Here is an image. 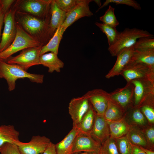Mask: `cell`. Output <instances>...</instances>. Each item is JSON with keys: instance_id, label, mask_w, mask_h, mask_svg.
I'll list each match as a JSON object with an SVG mask.
<instances>
[{"instance_id": "obj_1", "label": "cell", "mask_w": 154, "mask_h": 154, "mask_svg": "<svg viewBox=\"0 0 154 154\" xmlns=\"http://www.w3.org/2000/svg\"><path fill=\"white\" fill-rule=\"evenodd\" d=\"M16 22L29 34L43 46L46 44L51 37L49 31L50 21L43 20L29 14L17 11Z\"/></svg>"}, {"instance_id": "obj_2", "label": "cell", "mask_w": 154, "mask_h": 154, "mask_svg": "<svg viewBox=\"0 0 154 154\" xmlns=\"http://www.w3.org/2000/svg\"><path fill=\"white\" fill-rule=\"evenodd\" d=\"M25 78H29L33 82L42 84L44 75L29 73L17 65L10 64L5 61L0 60V78L6 80L9 91L15 89V82L17 79Z\"/></svg>"}, {"instance_id": "obj_3", "label": "cell", "mask_w": 154, "mask_h": 154, "mask_svg": "<svg viewBox=\"0 0 154 154\" xmlns=\"http://www.w3.org/2000/svg\"><path fill=\"white\" fill-rule=\"evenodd\" d=\"M153 36L146 30L136 28H126L119 32L116 41L109 46L108 50L112 56H117L123 49L133 46L139 38L143 37L154 38Z\"/></svg>"}, {"instance_id": "obj_4", "label": "cell", "mask_w": 154, "mask_h": 154, "mask_svg": "<svg viewBox=\"0 0 154 154\" xmlns=\"http://www.w3.org/2000/svg\"><path fill=\"white\" fill-rule=\"evenodd\" d=\"M15 37L10 45L0 52V60L5 61L14 53L25 49L43 45L35 38L27 33L16 22Z\"/></svg>"}, {"instance_id": "obj_5", "label": "cell", "mask_w": 154, "mask_h": 154, "mask_svg": "<svg viewBox=\"0 0 154 154\" xmlns=\"http://www.w3.org/2000/svg\"><path fill=\"white\" fill-rule=\"evenodd\" d=\"M52 0L15 1L17 11L26 13L43 20H50V5Z\"/></svg>"}, {"instance_id": "obj_6", "label": "cell", "mask_w": 154, "mask_h": 154, "mask_svg": "<svg viewBox=\"0 0 154 154\" xmlns=\"http://www.w3.org/2000/svg\"><path fill=\"white\" fill-rule=\"evenodd\" d=\"M42 46L31 47L22 50L19 54L11 56L5 61L10 64L17 65L27 71L30 67L40 64L39 58Z\"/></svg>"}, {"instance_id": "obj_7", "label": "cell", "mask_w": 154, "mask_h": 154, "mask_svg": "<svg viewBox=\"0 0 154 154\" xmlns=\"http://www.w3.org/2000/svg\"><path fill=\"white\" fill-rule=\"evenodd\" d=\"M120 75L123 77L127 83L138 79H147L154 82V69L142 63H128Z\"/></svg>"}, {"instance_id": "obj_8", "label": "cell", "mask_w": 154, "mask_h": 154, "mask_svg": "<svg viewBox=\"0 0 154 154\" xmlns=\"http://www.w3.org/2000/svg\"><path fill=\"white\" fill-rule=\"evenodd\" d=\"M16 11L17 9L14 5L5 15L4 28L0 42V52L10 45L15 37L17 29L15 15Z\"/></svg>"}, {"instance_id": "obj_9", "label": "cell", "mask_w": 154, "mask_h": 154, "mask_svg": "<svg viewBox=\"0 0 154 154\" xmlns=\"http://www.w3.org/2000/svg\"><path fill=\"white\" fill-rule=\"evenodd\" d=\"M133 86L129 82L124 87L109 93V98L125 112L133 106Z\"/></svg>"}, {"instance_id": "obj_10", "label": "cell", "mask_w": 154, "mask_h": 154, "mask_svg": "<svg viewBox=\"0 0 154 154\" xmlns=\"http://www.w3.org/2000/svg\"><path fill=\"white\" fill-rule=\"evenodd\" d=\"M130 82L134 87L133 106L139 107L147 100L154 96V82L138 79Z\"/></svg>"}, {"instance_id": "obj_11", "label": "cell", "mask_w": 154, "mask_h": 154, "mask_svg": "<svg viewBox=\"0 0 154 154\" xmlns=\"http://www.w3.org/2000/svg\"><path fill=\"white\" fill-rule=\"evenodd\" d=\"M91 104L84 94L74 98L70 101L68 107L69 113L73 122V127H76L89 110Z\"/></svg>"}, {"instance_id": "obj_12", "label": "cell", "mask_w": 154, "mask_h": 154, "mask_svg": "<svg viewBox=\"0 0 154 154\" xmlns=\"http://www.w3.org/2000/svg\"><path fill=\"white\" fill-rule=\"evenodd\" d=\"M101 145L90 135L78 133L74 141L72 154L84 152L99 154Z\"/></svg>"}, {"instance_id": "obj_13", "label": "cell", "mask_w": 154, "mask_h": 154, "mask_svg": "<svg viewBox=\"0 0 154 154\" xmlns=\"http://www.w3.org/2000/svg\"><path fill=\"white\" fill-rule=\"evenodd\" d=\"M50 139L45 136H33L27 143L21 141L17 145L21 154H41L50 142Z\"/></svg>"}, {"instance_id": "obj_14", "label": "cell", "mask_w": 154, "mask_h": 154, "mask_svg": "<svg viewBox=\"0 0 154 154\" xmlns=\"http://www.w3.org/2000/svg\"><path fill=\"white\" fill-rule=\"evenodd\" d=\"M84 95L96 114L104 115L110 101L109 93L102 89L97 88L88 91Z\"/></svg>"}, {"instance_id": "obj_15", "label": "cell", "mask_w": 154, "mask_h": 154, "mask_svg": "<svg viewBox=\"0 0 154 154\" xmlns=\"http://www.w3.org/2000/svg\"><path fill=\"white\" fill-rule=\"evenodd\" d=\"M93 0H81L70 12L66 13L65 20L61 25L65 30L79 19L85 17H90L93 15L90 10L89 3Z\"/></svg>"}, {"instance_id": "obj_16", "label": "cell", "mask_w": 154, "mask_h": 154, "mask_svg": "<svg viewBox=\"0 0 154 154\" xmlns=\"http://www.w3.org/2000/svg\"><path fill=\"white\" fill-rule=\"evenodd\" d=\"M90 135L101 144L110 137L109 125L104 115H98L96 113L94 125Z\"/></svg>"}, {"instance_id": "obj_17", "label": "cell", "mask_w": 154, "mask_h": 154, "mask_svg": "<svg viewBox=\"0 0 154 154\" xmlns=\"http://www.w3.org/2000/svg\"><path fill=\"white\" fill-rule=\"evenodd\" d=\"M135 49L133 46L122 50L117 55L115 64L106 75L105 77L109 79L120 75L123 69L129 62Z\"/></svg>"}, {"instance_id": "obj_18", "label": "cell", "mask_w": 154, "mask_h": 154, "mask_svg": "<svg viewBox=\"0 0 154 154\" xmlns=\"http://www.w3.org/2000/svg\"><path fill=\"white\" fill-rule=\"evenodd\" d=\"M50 18L49 24L50 34L52 37L56 29L63 24L66 13L60 9L54 0H52L50 5Z\"/></svg>"}, {"instance_id": "obj_19", "label": "cell", "mask_w": 154, "mask_h": 154, "mask_svg": "<svg viewBox=\"0 0 154 154\" xmlns=\"http://www.w3.org/2000/svg\"><path fill=\"white\" fill-rule=\"evenodd\" d=\"M40 64L48 68V72L54 71L59 72L64 66L63 62L58 57L57 54L53 52L45 53L41 55L39 58Z\"/></svg>"}, {"instance_id": "obj_20", "label": "cell", "mask_w": 154, "mask_h": 154, "mask_svg": "<svg viewBox=\"0 0 154 154\" xmlns=\"http://www.w3.org/2000/svg\"><path fill=\"white\" fill-rule=\"evenodd\" d=\"M19 133L11 125L0 126V149L4 144L9 143L17 145L21 142L19 139Z\"/></svg>"}, {"instance_id": "obj_21", "label": "cell", "mask_w": 154, "mask_h": 154, "mask_svg": "<svg viewBox=\"0 0 154 154\" xmlns=\"http://www.w3.org/2000/svg\"><path fill=\"white\" fill-rule=\"evenodd\" d=\"M78 133L76 127H72L64 138L55 144L57 154H72L74 141Z\"/></svg>"}, {"instance_id": "obj_22", "label": "cell", "mask_w": 154, "mask_h": 154, "mask_svg": "<svg viewBox=\"0 0 154 154\" xmlns=\"http://www.w3.org/2000/svg\"><path fill=\"white\" fill-rule=\"evenodd\" d=\"M129 62L142 63L154 69V49H135Z\"/></svg>"}, {"instance_id": "obj_23", "label": "cell", "mask_w": 154, "mask_h": 154, "mask_svg": "<svg viewBox=\"0 0 154 154\" xmlns=\"http://www.w3.org/2000/svg\"><path fill=\"white\" fill-rule=\"evenodd\" d=\"M126 135L132 144L151 150L143 130L139 128L130 126Z\"/></svg>"}, {"instance_id": "obj_24", "label": "cell", "mask_w": 154, "mask_h": 154, "mask_svg": "<svg viewBox=\"0 0 154 154\" xmlns=\"http://www.w3.org/2000/svg\"><path fill=\"white\" fill-rule=\"evenodd\" d=\"M65 30L62 26L56 29L48 43L42 47L40 51V56L48 52L58 54L59 44Z\"/></svg>"}, {"instance_id": "obj_25", "label": "cell", "mask_w": 154, "mask_h": 154, "mask_svg": "<svg viewBox=\"0 0 154 154\" xmlns=\"http://www.w3.org/2000/svg\"><path fill=\"white\" fill-rule=\"evenodd\" d=\"M107 122L109 125L110 137L116 139L127 134L130 125H128L123 117L118 120Z\"/></svg>"}, {"instance_id": "obj_26", "label": "cell", "mask_w": 154, "mask_h": 154, "mask_svg": "<svg viewBox=\"0 0 154 154\" xmlns=\"http://www.w3.org/2000/svg\"><path fill=\"white\" fill-rule=\"evenodd\" d=\"M96 113L91 104L90 107L76 127L79 133L90 135L93 127Z\"/></svg>"}, {"instance_id": "obj_27", "label": "cell", "mask_w": 154, "mask_h": 154, "mask_svg": "<svg viewBox=\"0 0 154 154\" xmlns=\"http://www.w3.org/2000/svg\"><path fill=\"white\" fill-rule=\"evenodd\" d=\"M124 112L120 108L110 100L104 116L107 121H115L122 118Z\"/></svg>"}, {"instance_id": "obj_28", "label": "cell", "mask_w": 154, "mask_h": 154, "mask_svg": "<svg viewBox=\"0 0 154 154\" xmlns=\"http://www.w3.org/2000/svg\"><path fill=\"white\" fill-rule=\"evenodd\" d=\"M95 24L106 35L109 46L113 44L116 41L119 33L116 28L98 22H96Z\"/></svg>"}, {"instance_id": "obj_29", "label": "cell", "mask_w": 154, "mask_h": 154, "mask_svg": "<svg viewBox=\"0 0 154 154\" xmlns=\"http://www.w3.org/2000/svg\"><path fill=\"white\" fill-rule=\"evenodd\" d=\"M154 97L147 100L139 108L147 120L150 123H154Z\"/></svg>"}, {"instance_id": "obj_30", "label": "cell", "mask_w": 154, "mask_h": 154, "mask_svg": "<svg viewBox=\"0 0 154 154\" xmlns=\"http://www.w3.org/2000/svg\"><path fill=\"white\" fill-rule=\"evenodd\" d=\"M131 121L138 126L145 127L147 124V120L139 107L133 106L129 109Z\"/></svg>"}, {"instance_id": "obj_31", "label": "cell", "mask_w": 154, "mask_h": 154, "mask_svg": "<svg viewBox=\"0 0 154 154\" xmlns=\"http://www.w3.org/2000/svg\"><path fill=\"white\" fill-rule=\"evenodd\" d=\"M114 10L115 8L110 5L104 14L100 17V20L106 25L116 28L119 23L115 15Z\"/></svg>"}, {"instance_id": "obj_32", "label": "cell", "mask_w": 154, "mask_h": 154, "mask_svg": "<svg viewBox=\"0 0 154 154\" xmlns=\"http://www.w3.org/2000/svg\"><path fill=\"white\" fill-rule=\"evenodd\" d=\"M115 140L119 154H131V143L126 135Z\"/></svg>"}, {"instance_id": "obj_33", "label": "cell", "mask_w": 154, "mask_h": 154, "mask_svg": "<svg viewBox=\"0 0 154 154\" xmlns=\"http://www.w3.org/2000/svg\"><path fill=\"white\" fill-rule=\"evenodd\" d=\"M99 154H119L115 139L110 137L101 145Z\"/></svg>"}, {"instance_id": "obj_34", "label": "cell", "mask_w": 154, "mask_h": 154, "mask_svg": "<svg viewBox=\"0 0 154 154\" xmlns=\"http://www.w3.org/2000/svg\"><path fill=\"white\" fill-rule=\"evenodd\" d=\"M133 46L135 49H154V38H140L137 40Z\"/></svg>"}, {"instance_id": "obj_35", "label": "cell", "mask_w": 154, "mask_h": 154, "mask_svg": "<svg viewBox=\"0 0 154 154\" xmlns=\"http://www.w3.org/2000/svg\"><path fill=\"white\" fill-rule=\"evenodd\" d=\"M114 3L116 5L119 4L125 5L131 7L134 9L140 10L141 9L140 5L136 1L133 0H106L105 1L103 5L99 8L96 12L103 8L107 6L109 3Z\"/></svg>"}, {"instance_id": "obj_36", "label": "cell", "mask_w": 154, "mask_h": 154, "mask_svg": "<svg viewBox=\"0 0 154 154\" xmlns=\"http://www.w3.org/2000/svg\"><path fill=\"white\" fill-rule=\"evenodd\" d=\"M81 0H54L57 6L67 13L72 10Z\"/></svg>"}, {"instance_id": "obj_37", "label": "cell", "mask_w": 154, "mask_h": 154, "mask_svg": "<svg viewBox=\"0 0 154 154\" xmlns=\"http://www.w3.org/2000/svg\"><path fill=\"white\" fill-rule=\"evenodd\" d=\"M0 154H21L18 146L15 144L7 143L0 149Z\"/></svg>"}, {"instance_id": "obj_38", "label": "cell", "mask_w": 154, "mask_h": 154, "mask_svg": "<svg viewBox=\"0 0 154 154\" xmlns=\"http://www.w3.org/2000/svg\"><path fill=\"white\" fill-rule=\"evenodd\" d=\"M147 143L151 149L153 150L154 147V128L152 126L146 128L144 131L143 130Z\"/></svg>"}, {"instance_id": "obj_39", "label": "cell", "mask_w": 154, "mask_h": 154, "mask_svg": "<svg viewBox=\"0 0 154 154\" xmlns=\"http://www.w3.org/2000/svg\"><path fill=\"white\" fill-rule=\"evenodd\" d=\"M15 1L14 0H0V10L5 14Z\"/></svg>"}, {"instance_id": "obj_40", "label": "cell", "mask_w": 154, "mask_h": 154, "mask_svg": "<svg viewBox=\"0 0 154 154\" xmlns=\"http://www.w3.org/2000/svg\"><path fill=\"white\" fill-rule=\"evenodd\" d=\"M41 154H57L55 144L51 141L46 149Z\"/></svg>"}, {"instance_id": "obj_41", "label": "cell", "mask_w": 154, "mask_h": 154, "mask_svg": "<svg viewBox=\"0 0 154 154\" xmlns=\"http://www.w3.org/2000/svg\"><path fill=\"white\" fill-rule=\"evenodd\" d=\"M132 145L131 154H146L139 147L133 145Z\"/></svg>"}, {"instance_id": "obj_42", "label": "cell", "mask_w": 154, "mask_h": 154, "mask_svg": "<svg viewBox=\"0 0 154 154\" xmlns=\"http://www.w3.org/2000/svg\"><path fill=\"white\" fill-rule=\"evenodd\" d=\"M5 14L0 10V42L1 31L3 23V22Z\"/></svg>"}, {"instance_id": "obj_43", "label": "cell", "mask_w": 154, "mask_h": 154, "mask_svg": "<svg viewBox=\"0 0 154 154\" xmlns=\"http://www.w3.org/2000/svg\"><path fill=\"white\" fill-rule=\"evenodd\" d=\"M139 147L146 154H154L153 150L145 149L141 147Z\"/></svg>"}, {"instance_id": "obj_44", "label": "cell", "mask_w": 154, "mask_h": 154, "mask_svg": "<svg viewBox=\"0 0 154 154\" xmlns=\"http://www.w3.org/2000/svg\"><path fill=\"white\" fill-rule=\"evenodd\" d=\"M72 154H98L97 153H92V152H84L83 153H76Z\"/></svg>"}, {"instance_id": "obj_45", "label": "cell", "mask_w": 154, "mask_h": 154, "mask_svg": "<svg viewBox=\"0 0 154 154\" xmlns=\"http://www.w3.org/2000/svg\"><path fill=\"white\" fill-rule=\"evenodd\" d=\"M93 1H94L100 7L101 6V3L100 0H93Z\"/></svg>"}]
</instances>
